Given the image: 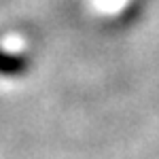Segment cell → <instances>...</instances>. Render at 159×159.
<instances>
[{"label":"cell","instance_id":"cell-1","mask_svg":"<svg viewBox=\"0 0 159 159\" xmlns=\"http://www.w3.org/2000/svg\"><path fill=\"white\" fill-rule=\"evenodd\" d=\"M30 68V57L0 47V76H21Z\"/></svg>","mask_w":159,"mask_h":159}]
</instances>
